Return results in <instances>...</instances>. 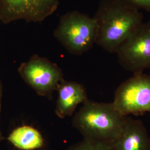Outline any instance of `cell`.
Listing matches in <instances>:
<instances>
[{
  "instance_id": "cell-1",
  "label": "cell",
  "mask_w": 150,
  "mask_h": 150,
  "mask_svg": "<svg viewBox=\"0 0 150 150\" xmlns=\"http://www.w3.org/2000/svg\"><path fill=\"white\" fill-rule=\"evenodd\" d=\"M93 17L96 44L111 54L144 22L139 10L122 0H102Z\"/></svg>"
},
{
  "instance_id": "cell-2",
  "label": "cell",
  "mask_w": 150,
  "mask_h": 150,
  "mask_svg": "<svg viewBox=\"0 0 150 150\" xmlns=\"http://www.w3.org/2000/svg\"><path fill=\"white\" fill-rule=\"evenodd\" d=\"M127 117L112 103L86 100L72 120V126L84 139L112 145L123 129Z\"/></svg>"
},
{
  "instance_id": "cell-3",
  "label": "cell",
  "mask_w": 150,
  "mask_h": 150,
  "mask_svg": "<svg viewBox=\"0 0 150 150\" xmlns=\"http://www.w3.org/2000/svg\"><path fill=\"white\" fill-rule=\"evenodd\" d=\"M54 35L69 53L81 55L96 44V23L93 17L70 11L60 17Z\"/></svg>"
},
{
  "instance_id": "cell-4",
  "label": "cell",
  "mask_w": 150,
  "mask_h": 150,
  "mask_svg": "<svg viewBox=\"0 0 150 150\" xmlns=\"http://www.w3.org/2000/svg\"><path fill=\"white\" fill-rule=\"evenodd\" d=\"M18 72L38 95L49 99L52 98L54 91L64 80L62 71L57 64L38 54L22 62L18 68Z\"/></svg>"
},
{
  "instance_id": "cell-5",
  "label": "cell",
  "mask_w": 150,
  "mask_h": 150,
  "mask_svg": "<svg viewBox=\"0 0 150 150\" xmlns=\"http://www.w3.org/2000/svg\"><path fill=\"white\" fill-rule=\"evenodd\" d=\"M112 103L124 116L150 112V76L139 72L124 81L116 90Z\"/></svg>"
},
{
  "instance_id": "cell-6",
  "label": "cell",
  "mask_w": 150,
  "mask_h": 150,
  "mask_svg": "<svg viewBox=\"0 0 150 150\" xmlns=\"http://www.w3.org/2000/svg\"><path fill=\"white\" fill-rule=\"evenodd\" d=\"M120 65L134 74L150 69V20L143 22L119 47Z\"/></svg>"
},
{
  "instance_id": "cell-7",
  "label": "cell",
  "mask_w": 150,
  "mask_h": 150,
  "mask_svg": "<svg viewBox=\"0 0 150 150\" xmlns=\"http://www.w3.org/2000/svg\"><path fill=\"white\" fill-rule=\"evenodd\" d=\"M59 0H0V21L41 22L57 10Z\"/></svg>"
},
{
  "instance_id": "cell-8",
  "label": "cell",
  "mask_w": 150,
  "mask_h": 150,
  "mask_svg": "<svg viewBox=\"0 0 150 150\" xmlns=\"http://www.w3.org/2000/svg\"><path fill=\"white\" fill-rule=\"evenodd\" d=\"M111 146L113 150H150V137L145 125L141 120L127 116Z\"/></svg>"
},
{
  "instance_id": "cell-9",
  "label": "cell",
  "mask_w": 150,
  "mask_h": 150,
  "mask_svg": "<svg viewBox=\"0 0 150 150\" xmlns=\"http://www.w3.org/2000/svg\"><path fill=\"white\" fill-rule=\"evenodd\" d=\"M57 91L55 113L60 118L72 116L78 105L88 100L85 86L75 81H62Z\"/></svg>"
},
{
  "instance_id": "cell-10",
  "label": "cell",
  "mask_w": 150,
  "mask_h": 150,
  "mask_svg": "<svg viewBox=\"0 0 150 150\" xmlns=\"http://www.w3.org/2000/svg\"><path fill=\"white\" fill-rule=\"evenodd\" d=\"M7 140L20 150H36L41 149L45 140L38 129L29 125H22L13 129Z\"/></svg>"
},
{
  "instance_id": "cell-11",
  "label": "cell",
  "mask_w": 150,
  "mask_h": 150,
  "mask_svg": "<svg viewBox=\"0 0 150 150\" xmlns=\"http://www.w3.org/2000/svg\"><path fill=\"white\" fill-rule=\"evenodd\" d=\"M67 150H113L111 145L103 142L83 139L71 146Z\"/></svg>"
},
{
  "instance_id": "cell-12",
  "label": "cell",
  "mask_w": 150,
  "mask_h": 150,
  "mask_svg": "<svg viewBox=\"0 0 150 150\" xmlns=\"http://www.w3.org/2000/svg\"><path fill=\"white\" fill-rule=\"evenodd\" d=\"M139 10L150 11V0H122Z\"/></svg>"
},
{
  "instance_id": "cell-13",
  "label": "cell",
  "mask_w": 150,
  "mask_h": 150,
  "mask_svg": "<svg viewBox=\"0 0 150 150\" xmlns=\"http://www.w3.org/2000/svg\"><path fill=\"white\" fill-rule=\"evenodd\" d=\"M2 96H3V85H2V81L0 79V143L4 139L2 132L1 129V110H2Z\"/></svg>"
}]
</instances>
